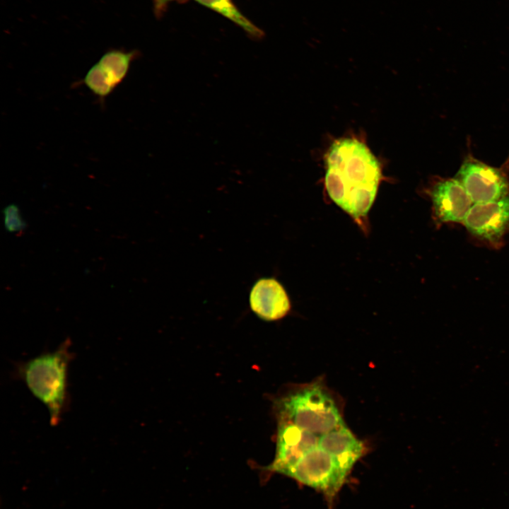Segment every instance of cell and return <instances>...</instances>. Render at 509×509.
<instances>
[{"instance_id": "cell-8", "label": "cell", "mask_w": 509, "mask_h": 509, "mask_svg": "<svg viewBox=\"0 0 509 509\" xmlns=\"http://www.w3.org/2000/svg\"><path fill=\"white\" fill-rule=\"evenodd\" d=\"M431 198L435 217L441 223H463L474 204L455 177L437 182L431 190Z\"/></svg>"}, {"instance_id": "cell-9", "label": "cell", "mask_w": 509, "mask_h": 509, "mask_svg": "<svg viewBox=\"0 0 509 509\" xmlns=\"http://www.w3.org/2000/svg\"><path fill=\"white\" fill-rule=\"evenodd\" d=\"M250 305L258 317L267 321L281 319L291 309L284 288L272 278L261 279L254 284L250 295Z\"/></svg>"}, {"instance_id": "cell-6", "label": "cell", "mask_w": 509, "mask_h": 509, "mask_svg": "<svg viewBox=\"0 0 509 509\" xmlns=\"http://www.w3.org/2000/svg\"><path fill=\"white\" fill-rule=\"evenodd\" d=\"M463 224L474 237L491 245L498 244L509 230V195L473 204Z\"/></svg>"}, {"instance_id": "cell-4", "label": "cell", "mask_w": 509, "mask_h": 509, "mask_svg": "<svg viewBox=\"0 0 509 509\" xmlns=\"http://www.w3.org/2000/svg\"><path fill=\"white\" fill-rule=\"evenodd\" d=\"M349 474L331 454L319 445L305 453L285 473L321 492L332 505Z\"/></svg>"}, {"instance_id": "cell-1", "label": "cell", "mask_w": 509, "mask_h": 509, "mask_svg": "<svg viewBox=\"0 0 509 509\" xmlns=\"http://www.w3.org/2000/svg\"><path fill=\"white\" fill-rule=\"evenodd\" d=\"M380 177V165L364 144L344 139L331 146L325 187L331 199L355 219L360 220L368 213Z\"/></svg>"}, {"instance_id": "cell-7", "label": "cell", "mask_w": 509, "mask_h": 509, "mask_svg": "<svg viewBox=\"0 0 509 509\" xmlns=\"http://www.w3.org/2000/svg\"><path fill=\"white\" fill-rule=\"evenodd\" d=\"M136 57L135 51L107 52L89 69L83 83L103 101L126 78Z\"/></svg>"}, {"instance_id": "cell-3", "label": "cell", "mask_w": 509, "mask_h": 509, "mask_svg": "<svg viewBox=\"0 0 509 509\" xmlns=\"http://www.w3.org/2000/svg\"><path fill=\"white\" fill-rule=\"evenodd\" d=\"M276 419L322 434L344 424L332 396L318 382L301 385L276 401Z\"/></svg>"}, {"instance_id": "cell-10", "label": "cell", "mask_w": 509, "mask_h": 509, "mask_svg": "<svg viewBox=\"0 0 509 509\" xmlns=\"http://www.w3.org/2000/svg\"><path fill=\"white\" fill-rule=\"evenodd\" d=\"M318 445L333 455L349 472L365 452L363 443L345 424L322 433Z\"/></svg>"}, {"instance_id": "cell-13", "label": "cell", "mask_w": 509, "mask_h": 509, "mask_svg": "<svg viewBox=\"0 0 509 509\" xmlns=\"http://www.w3.org/2000/svg\"><path fill=\"white\" fill-rule=\"evenodd\" d=\"M171 1H173V0H155L154 1H155L156 11L158 13L161 12L163 10L164 6H165V5L168 4V2Z\"/></svg>"}, {"instance_id": "cell-2", "label": "cell", "mask_w": 509, "mask_h": 509, "mask_svg": "<svg viewBox=\"0 0 509 509\" xmlns=\"http://www.w3.org/2000/svg\"><path fill=\"white\" fill-rule=\"evenodd\" d=\"M71 341L56 350L18 364L16 373L31 393L47 407L52 426H57L68 406V375L73 358Z\"/></svg>"}, {"instance_id": "cell-12", "label": "cell", "mask_w": 509, "mask_h": 509, "mask_svg": "<svg viewBox=\"0 0 509 509\" xmlns=\"http://www.w3.org/2000/svg\"><path fill=\"white\" fill-rule=\"evenodd\" d=\"M4 223L7 232L12 233H22L27 224L23 220L18 206L10 204L3 210Z\"/></svg>"}, {"instance_id": "cell-5", "label": "cell", "mask_w": 509, "mask_h": 509, "mask_svg": "<svg viewBox=\"0 0 509 509\" xmlns=\"http://www.w3.org/2000/svg\"><path fill=\"white\" fill-rule=\"evenodd\" d=\"M455 177L474 204L496 201L509 195V180L503 168L490 166L470 156L464 159Z\"/></svg>"}, {"instance_id": "cell-11", "label": "cell", "mask_w": 509, "mask_h": 509, "mask_svg": "<svg viewBox=\"0 0 509 509\" xmlns=\"http://www.w3.org/2000/svg\"><path fill=\"white\" fill-rule=\"evenodd\" d=\"M200 4L221 14L235 23L246 33L255 37H261L264 33L238 10L231 0H194Z\"/></svg>"}]
</instances>
